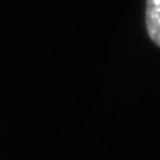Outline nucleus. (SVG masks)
<instances>
[{
    "instance_id": "1",
    "label": "nucleus",
    "mask_w": 160,
    "mask_h": 160,
    "mask_svg": "<svg viewBox=\"0 0 160 160\" xmlns=\"http://www.w3.org/2000/svg\"><path fill=\"white\" fill-rule=\"evenodd\" d=\"M145 25L149 39L160 48V0H146Z\"/></svg>"
}]
</instances>
